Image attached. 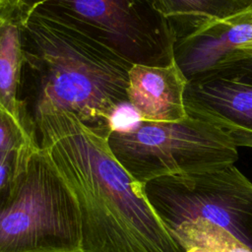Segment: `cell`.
<instances>
[{
  "label": "cell",
  "mask_w": 252,
  "mask_h": 252,
  "mask_svg": "<svg viewBox=\"0 0 252 252\" xmlns=\"http://www.w3.org/2000/svg\"><path fill=\"white\" fill-rule=\"evenodd\" d=\"M187 84L175 59L166 66L134 64L128 74V101L141 121H180L189 116L184 102Z\"/></svg>",
  "instance_id": "obj_9"
},
{
  "label": "cell",
  "mask_w": 252,
  "mask_h": 252,
  "mask_svg": "<svg viewBox=\"0 0 252 252\" xmlns=\"http://www.w3.org/2000/svg\"><path fill=\"white\" fill-rule=\"evenodd\" d=\"M20 11L23 70L32 77L33 116L68 111L108 136L117 113L129 104L128 74L134 64L67 25Z\"/></svg>",
  "instance_id": "obj_2"
},
{
  "label": "cell",
  "mask_w": 252,
  "mask_h": 252,
  "mask_svg": "<svg viewBox=\"0 0 252 252\" xmlns=\"http://www.w3.org/2000/svg\"><path fill=\"white\" fill-rule=\"evenodd\" d=\"M114 157L139 183L169 175L217 171L234 164L237 146L230 135L192 115L176 122L139 121L107 138Z\"/></svg>",
  "instance_id": "obj_5"
},
{
  "label": "cell",
  "mask_w": 252,
  "mask_h": 252,
  "mask_svg": "<svg viewBox=\"0 0 252 252\" xmlns=\"http://www.w3.org/2000/svg\"><path fill=\"white\" fill-rule=\"evenodd\" d=\"M176 41L252 8V0H162ZM176 43V42H175Z\"/></svg>",
  "instance_id": "obj_11"
},
{
  "label": "cell",
  "mask_w": 252,
  "mask_h": 252,
  "mask_svg": "<svg viewBox=\"0 0 252 252\" xmlns=\"http://www.w3.org/2000/svg\"><path fill=\"white\" fill-rule=\"evenodd\" d=\"M40 149L73 191L82 219V252H183L107 138L73 113L32 117Z\"/></svg>",
  "instance_id": "obj_1"
},
{
  "label": "cell",
  "mask_w": 252,
  "mask_h": 252,
  "mask_svg": "<svg viewBox=\"0 0 252 252\" xmlns=\"http://www.w3.org/2000/svg\"><path fill=\"white\" fill-rule=\"evenodd\" d=\"M169 232L183 252H252L228 229L202 218L183 221Z\"/></svg>",
  "instance_id": "obj_12"
},
{
  "label": "cell",
  "mask_w": 252,
  "mask_h": 252,
  "mask_svg": "<svg viewBox=\"0 0 252 252\" xmlns=\"http://www.w3.org/2000/svg\"><path fill=\"white\" fill-rule=\"evenodd\" d=\"M0 252H82L77 199L35 139L0 200Z\"/></svg>",
  "instance_id": "obj_3"
},
{
  "label": "cell",
  "mask_w": 252,
  "mask_h": 252,
  "mask_svg": "<svg viewBox=\"0 0 252 252\" xmlns=\"http://www.w3.org/2000/svg\"><path fill=\"white\" fill-rule=\"evenodd\" d=\"M142 189L168 231L202 218L252 248V182L234 164L212 172L158 177L143 183Z\"/></svg>",
  "instance_id": "obj_6"
},
{
  "label": "cell",
  "mask_w": 252,
  "mask_h": 252,
  "mask_svg": "<svg viewBox=\"0 0 252 252\" xmlns=\"http://www.w3.org/2000/svg\"><path fill=\"white\" fill-rule=\"evenodd\" d=\"M24 69L21 11L15 0L0 9V105L24 123L20 87Z\"/></svg>",
  "instance_id": "obj_10"
},
{
  "label": "cell",
  "mask_w": 252,
  "mask_h": 252,
  "mask_svg": "<svg viewBox=\"0 0 252 252\" xmlns=\"http://www.w3.org/2000/svg\"><path fill=\"white\" fill-rule=\"evenodd\" d=\"M230 135L237 147L252 148V132L246 130H229Z\"/></svg>",
  "instance_id": "obj_14"
},
{
  "label": "cell",
  "mask_w": 252,
  "mask_h": 252,
  "mask_svg": "<svg viewBox=\"0 0 252 252\" xmlns=\"http://www.w3.org/2000/svg\"><path fill=\"white\" fill-rule=\"evenodd\" d=\"M184 102L189 115L226 132H252V56L220 62L189 79Z\"/></svg>",
  "instance_id": "obj_7"
},
{
  "label": "cell",
  "mask_w": 252,
  "mask_h": 252,
  "mask_svg": "<svg viewBox=\"0 0 252 252\" xmlns=\"http://www.w3.org/2000/svg\"><path fill=\"white\" fill-rule=\"evenodd\" d=\"M252 51V8L176 41L174 59L189 79L214 65Z\"/></svg>",
  "instance_id": "obj_8"
},
{
  "label": "cell",
  "mask_w": 252,
  "mask_h": 252,
  "mask_svg": "<svg viewBox=\"0 0 252 252\" xmlns=\"http://www.w3.org/2000/svg\"><path fill=\"white\" fill-rule=\"evenodd\" d=\"M32 139L33 132L0 105V154L21 149Z\"/></svg>",
  "instance_id": "obj_13"
},
{
  "label": "cell",
  "mask_w": 252,
  "mask_h": 252,
  "mask_svg": "<svg viewBox=\"0 0 252 252\" xmlns=\"http://www.w3.org/2000/svg\"><path fill=\"white\" fill-rule=\"evenodd\" d=\"M107 46L132 64L166 66L176 36L162 0H15Z\"/></svg>",
  "instance_id": "obj_4"
},
{
  "label": "cell",
  "mask_w": 252,
  "mask_h": 252,
  "mask_svg": "<svg viewBox=\"0 0 252 252\" xmlns=\"http://www.w3.org/2000/svg\"><path fill=\"white\" fill-rule=\"evenodd\" d=\"M8 1H9V0H0V9H1Z\"/></svg>",
  "instance_id": "obj_15"
}]
</instances>
